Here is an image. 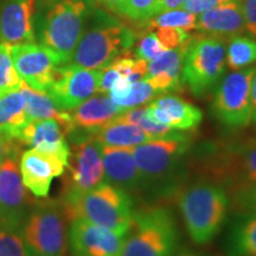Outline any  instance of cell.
<instances>
[{
	"instance_id": "1",
	"label": "cell",
	"mask_w": 256,
	"mask_h": 256,
	"mask_svg": "<svg viewBox=\"0 0 256 256\" xmlns=\"http://www.w3.org/2000/svg\"><path fill=\"white\" fill-rule=\"evenodd\" d=\"M194 168L210 183L229 194L256 185V138H235L203 144L194 154Z\"/></svg>"
},
{
	"instance_id": "2",
	"label": "cell",
	"mask_w": 256,
	"mask_h": 256,
	"mask_svg": "<svg viewBox=\"0 0 256 256\" xmlns=\"http://www.w3.org/2000/svg\"><path fill=\"white\" fill-rule=\"evenodd\" d=\"M69 222L84 220L127 235L133 226L134 200L130 192L102 183L84 194L62 198Z\"/></svg>"
},
{
	"instance_id": "3",
	"label": "cell",
	"mask_w": 256,
	"mask_h": 256,
	"mask_svg": "<svg viewBox=\"0 0 256 256\" xmlns=\"http://www.w3.org/2000/svg\"><path fill=\"white\" fill-rule=\"evenodd\" d=\"M229 197L220 185L203 182L188 188L178 200L188 236L196 244H206L216 238L226 222Z\"/></svg>"
},
{
	"instance_id": "4",
	"label": "cell",
	"mask_w": 256,
	"mask_h": 256,
	"mask_svg": "<svg viewBox=\"0 0 256 256\" xmlns=\"http://www.w3.org/2000/svg\"><path fill=\"white\" fill-rule=\"evenodd\" d=\"M179 248V232L172 212L165 208L138 211L121 256H174Z\"/></svg>"
},
{
	"instance_id": "5",
	"label": "cell",
	"mask_w": 256,
	"mask_h": 256,
	"mask_svg": "<svg viewBox=\"0 0 256 256\" xmlns=\"http://www.w3.org/2000/svg\"><path fill=\"white\" fill-rule=\"evenodd\" d=\"M68 217L62 200L36 202L23 224V236L34 256H66Z\"/></svg>"
},
{
	"instance_id": "6",
	"label": "cell",
	"mask_w": 256,
	"mask_h": 256,
	"mask_svg": "<svg viewBox=\"0 0 256 256\" xmlns=\"http://www.w3.org/2000/svg\"><path fill=\"white\" fill-rule=\"evenodd\" d=\"M136 32L120 22L108 19L82 34L70 63L81 68L102 70L136 44Z\"/></svg>"
},
{
	"instance_id": "7",
	"label": "cell",
	"mask_w": 256,
	"mask_h": 256,
	"mask_svg": "<svg viewBox=\"0 0 256 256\" xmlns=\"http://www.w3.org/2000/svg\"><path fill=\"white\" fill-rule=\"evenodd\" d=\"M70 158L62 198L84 194L104 183L102 145L92 133L72 130L68 136Z\"/></svg>"
},
{
	"instance_id": "8",
	"label": "cell",
	"mask_w": 256,
	"mask_h": 256,
	"mask_svg": "<svg viewBox=\"0 0 256 256\" xmlns=\"http://www.w3.org/2000/svg\"><path fill=\"white\" fill-rule=\"evenodd\" d=\"M88 6L83 0H60L48 12L43 31L42 46L68 64L75 52L84 28Z\"/></svg>"
},
{
	"instance_id": "9",
	"label": "cell",
	"mask_w": 256,
	"mask_h": 256,
	"mask_svg": "<svg viewBox=\"0 0 256 256\" xmlns=\"http://www.w3.org/2000/svg\"><path fill=\"white\" fill-rule=\"evenodd\" d=\"M226 68V43L216 38H192L185 56L182 81L191 92L204 96L218 84Z\"/></svg>"
},
{
	"instance_id": "10",
	"label": "cell",
	"mask_w": 256,
	"mask_h": 256,
	"mask_svg": "<svg viewBox=\"0 0 256 256\" xmlns=\"http://www.w3.org/2000/svg\"><path fill=\"white\" fill-rule=\"evenodd\" d=\"M256 66L229 74L217 87L212 104L214 116L232 130L252 122V86Z\"/></svg>"
},
{
	"instance_id": "11",
	"label": "cell",
	"mask_w": 256,
	"mask_h": 256,
	"mask_svg": "<svg viewBox=\"0 0 256 256\" xmlns=\"http://www.w3.org/2000/svg\"><path fill=\"white\" fill-rule=\"evenodd\" d=\"M191 146L190 138L180 132L162 139H151L134 147V159L145 184L162 183L177 170Z\"/></svg>"
},
{
	"instance_id": "12",
	"label": "cell",
	"mask_w": 256,
	"mask_h": 256,
	"mask_svg": "<svg viewBox=\"0 0 256 256\" xmlns=\"http://www.w3.org/2000/svg\"><path fill=\"white\" fill-rule=\"evenodd\" d=\"M19 171L18 156H10L0 164V228L23 229L34 206Z\"/></svg>"
},
{
	"instance_id": "13",
	"label": "cell",
	"mask_w": 256,
	"mask_h": 256,
	"mask_svg": "<svg viewBox=\"0 0 256 256\" xmlns=\"http://www.w3.org/2000/svg\"><path fill=\"white\" fill-rule=\"evenodd\" d=\"M12 60L19 78L37 92H48L55 82L60 66V57L44 46L24 43L11 46Z\"/></svg>"
},
{
	"instance_id": "14",
	"label": "cell",
	"mask_w": 256,
	"mask_h": 256,
	"mask_svg": "<svg viewBox=\"0 0 256 256\" xmlns=\"http://www.w3.org/2000/svg\"><path fill=\"white\" fill-rule=\"evenodd\" d=\"M101 70H92L74 66L72 63L60 66L55 82L49 94L60 110H74L80 104L98 92Z\"/></svg>"
},
{
	"instance_id": "15",
	"label": "cell",
	"mask_w": 256,
	"mask_h": 256,
	"mask_svg": "<svg viewBox=\"0 0 256 256\" xmlns=\"http://www.w3.org/2000/svg\"><path fill=\"white\" fill-rule=\"evenodd\" d=\"M126 236L88 220H75L69 230L70 254L72 256H121Z\"/></svg>"
},
{
	"instance_id": "16",
	"label": "cell",
	"mask_w": 256,
	"mask_h": 256,
	"mask_svg": "<svg viewBox=\"0 0 256 256\" xmlns=\"http://www.w3.org/2000/svg\"><path fill=\"white\" fill-rule=\"evenodd\" d=\"M66 164L58 156L31 148L22 154L20 174L25 188L34 196H49L51 184L57 177L64 174Z\"/></svg>"
},
{
	"instance_id": "17",
	"label": "cell",
	"mask_w": 256,
	"mask_h": 256,
	"mask_svg": "<svg viewBox=\"0 0 256 256\" xmlns=\"http://www.w3.org/2000/svg\"><path fill=\"white\" fill-rule=\"evenodd\" d=\"M69 130L60 121L54 119L28 122L19 136L23 146L54 154L68 166L70 158Z\"/></svg>"
},
{
	"instance_id": "18",
	"label": "cell",
	"mask_w": 256,
	"mask_h": 256,
	"mask_svg": "<svg viewBox=\"0 0 256 256\" xmlns=\"http://www.w3.org/2000/svg\"><path fill=\"white\" fill-rule=\"evenodd\" d=\"M36 0H5L0 11V40L10 46L34 43Z\"/></svg>"
},
{
	"instance_id": "19",
	"label": "cell",
	"mask_w": 256,
	"mask_h": 256,
	"mask_svg": "<svg viewBox=\"0 0 256 256\" xmlns=\"http://www.w3.org/2000/svg\"><path fill=\"white\" fill-rule=\"evenodd\" d=\"M147 113L153 121L178 132L196 130L203 121V113L196 106L174 95H164L147 106Z\"/></svg>"
},
{
	"instance_id": "20",
	"label": "cell",
	"mask_w": 256,
	"mask_h": 256,
	"mask_svg": "<svg viewBox=\"0 0 256 256\" xmlns=\"http://www.w3.org/2000/svg\"><path fill=\"white\" fill-rule=\"evenodd\" d=\"M104 183L127 192L139 190L142 179L134 159V147L102 146Z\"/></svg>"
},
{
	"instance_id": "21",
	"label": "cell",
	"mask_w": 256,
	"mask_h": 256,
	"mask_svg": "<svg viewBox=\"0 0 256 256\" xmlns=\"http://www.w3.org/2000/svg\"><path fill=\"white\" fill-rule=\"evenodd\" d=\"M197 31L203 36L226 43L246 32L244 17L240 2H229L208 10L197 17Z\"/></svg>"
},
{
	"instance_id": "22",
	"label": "cell",
	"mask_w": 256,
	"mask_h": 256,
	"mask_svg": "<svg viewBox=\"0 0 256 256\" xmlns=\"http://www.w3.org/2000/svg\"><path fill=\"white\" fill-rule=\"evenodd\" d=\"M194 38V37H192ZM192 38L182 46L164 51L158 57L148 62L146 78L158 94L179 90L182 86V74L185 56Z\"/></svg>"
},
{
	"instance_id": "23",
	"label": "cell",
	"mask_w": 256,
	"mask_h": 256,
	"mask_svg": "<svg viewBox=\"0 0 256 256\" xmlns=\"http://www.w3.org/2000/svg\"><path fill=\"white\" fill-rule=\"evenodd\" d=\"M72 112L70 116L74 126L72 130L94 133L122 114L124 110L114 104L110 95L101 94L92 96Z\"/></svg>"
},
{
	"instance_id": "24",
	"label": "cell",
	"mask_w": 256,
	"mask_h": 256,
	"mask_svg": "<svg viewBox=\"0 0 256 256\" xmlns=\"http://www.w3.org/2000/svg\"><path fill=\"white\" fill-rule=\"evenodd\" d=\"M28 124L26 100L22 89L0 94V133L18 140Z\"/></svg>"
},
{
	"instance_id": "25",
	"label": "cell",
	"mask_w": 256,
	"mask_h": 256,
	"mask_svg": "<svg viewBox=\"0 0 256 256\" xmlns=\"http://www.w3.org/2000/svg\"><path fill=\"white\" fill-rule=\"evenodd\" d=\"M20 89L26 100V116L28 122L54 119L60 121L69 130V134L72 132L74 126L70 113L60 110L58 106L55 104V101L48 92L34 90L25 84L23 81H22Z\"/></svg>"
},
{
	"instance_id": "26",
	"label": "cell",
	"mask_w": 256,
	"mask_h": 256,
	"mask_svg": "<svg viewBox=\"0 0 256 256\" xmlns=\"http://www.w3.org/2000/svg\"><path fill=\"white\" fill-rule=\"evenodd\" d=\"M92 134L102 146L110 147H136L151 140L140 127L116 119Z\"/></svg>"
},
{
	"instance_id": "27",
	"label": "cell",
	"mask_w": 256,
	"mask_h": 256,
	"mask_svg": "<svg viewBox=\"0 0 256 256\" xmlns=\"http://www.w3.org/2000/svg\"><path fill=\"white\" fill-rule=\"evenodd\" d=\"M108 95L121 110H128L145 106L147 102L152 101L156 95H158V92L147 80L130 83L126 78H121L115 83Z\"/></svg>"
},
{
	"instance_id": "28",
	"label": "cell",
	"mask_w": 256,
	"mask_h": 256,
	"mask_svg": "<svg viewBox=\"0 0 256 256\" xmlns=\"http://www.w3.org/2000/svg\"><path fill=\"white\" fill-rule=\"evenodd\" d=\"M232 256H256V215L247 214L236 222L229 238Z\"/></svg>"
},
{
	"instance_id": "29",
	"label": "cell",
	"mask_w": 256,
	"mask_h": 256,
	"mask_svg": "<svg viewBox=\"0 0 256 256\" xmlns=\"http://www.w3.org/2000/svg\"><path fill=\"white\" fill-rule=\"evenodd\" d=\"M256 63V40L240 34L229 40L226 48V66L234 72L242 70Z\"/></svg>"
},
{
	"instance_id": "30",
	"label": "cell",
	"mask_w": 256,
	"mask_h": 256,
	"mask_svg": "<svg viewBox=\"0 0 256 256\" xmlns=\"http://www.w3.org/2000/svg\"><path fill=\"white\" fill-rule=\"evenodd\" d=\"M115 119L136 124V126L142 128L144 132H146L147 136L151 139L168 138L178 132V130H174L171 128L164 126V124H160L153 121L148 116V113H147V106H140V107L124 110L122 114H120Z\"/></svg>"
},
{
	"instance_id": "31",
	"label": "cell",
	"mask_w": 256,
	"mask_h": 256,
	"mask_svg": "<svg viewBox=\"0 0 256 256\" xmlns=\"http://www.w3.org/2000/svg\"><path fill=\"white\" fill-rule=\"evenodd\" d=\"M148 30L154 28H177L190 34L197 28V16L188 14L184 10H172V11L162 12L147 23Z\"/></svg>"
},
{
	"instance_id": "32",
	"label": "cell",
	"mask_w": 256,
	"mask_h": 256,
	"mask_svg": "<svg viewBox=\"0 0 256 256\" xmlns=\"http://www.w3.org/2000/svg\"><path fill=\"white\" fill-rule=\"evenodd\" d=\"M22 80L12 60L11 46L0 43V94L20 88Z\"/></svg>"
},
{
	"instance_id": "33",
	"label": "cell",
	"mask_w": 256,
	"mask_h": 256,
	"mask_svg": "<svg viewBox=\"0 0 256 256\" xmlns=\"http://www.w3.org/2000/svg\"><path fill=\"white\" fill-rule=\"evenodd\" d=\"M160 14V0H124L122 16L139 24H147Z\"/></svg>"
},
{
	"instance_id": "34",
	"label": "cell",
	"mask_w": 256,
	"mask_h": 256,
	"mask_svg": "<svg viewBox=\"0 0 256 256\" xmlns=\"http://www.w3.org/2000/svg\"><path fill=\"white\" fill-rule=\"evenodd\" d=\"M0 256H34L23 236V229L0 228Z\"/></svg>"
},
{
	"instance_id": "35",
	"label": "cell",
	"mask_w": 256,
	"mask_h": 256,
	"mask_svg": "<svg viewBox=\"0 0 256 256\" xmlns=\"http://www.w3.org/2000/svg\"><path fill=\"white\" fill-rule=\"evenodd\" d=\"M151 31V30H150ZM164 51H168L162 44V42L159 40L158 36L156 34L154 31L148 32V34H144L142 40H139L136 46V57L138 60H146V62H151L158 57L160 54H162Z\"/></svg>"
},
{
	"instance_id": "36",
	"label": "cell",
	"mask_w": 256,
	"mask_h": 256,
	"mask_svg": "<svg viewBox=\"0 0 256 256\" xmlns=\"http://www.w3.org/2000/svg\"><path fill=\"white\" fill-rule=\"evenodd\" d=\"M166 50H174L182 46L192 38L188 32L177 28H154L153 30Z\"/></svg>"
},
{
	"instance_id": "37",
	"label": "cell",
	"mask_w": 256,
	"mask_h": 256,
	"mask_svg": "<svg viewBox=\"0 0 256 256\" xmlns=\"http://www.w3.org/2000/svg\"><path fill=\"white\" fill-rule=\"evenodd\" d=\"M235 206L246 214L256 215V185L232 194Z\"/></svg>"
},
{
	"instance_id": "38",
	"label": "cell",
	"mask_w": 256,
	"mask_h": 256,
	"mask_svg": "<svg viewBox=\"0 0 256 256\" xmlns=\"http://www.w3.org/2000/svg\"><path fill=\"white\" fill-rule=\"evenodd\" d=\"M226 2H229V0H185L180 8L198 17L208 10L222 5Z\"/></svg>"
},
{
	"instance_id": "39",
	"label": "cell",
	"mask_w": 256,
	"mask_h": 256,
	"mask_svg": "<svg viewBox=\"0 0 256 256\" xmlns=\"http://www.w3.org/2000/svg\"><path fill=\"white\" fill-rule=\"evenodd\" d=\"M243 17L246 23V32L256 40V0H241Z\"/></svg>"
},
{
	"instance_id": "40",
	"label": "cell",
	"mask_w": 256,
	"mask_h": 256,
	"mask_svg": "<svg viewBox=\"0 0 256 256\" xmlns=\"http://www.w3.org/2000/svg\"><path fill=\"white\" fill-rule=\"evenodd\" d=\"M20 146H23L19 140L8 139L0 133V164L10 156H18L20 152Z\"/></svg>"
},
{
	"instance_id": "41",
	"label": "cell",
	"mask_w": 256,
	"mask_h": 256,
	"mask_svg": "<svg viewBox=\"0 0 256 256\" xmlns=\"http://www.w3.org/2000/svg\"><path fill=\"white\" fill-rule=\"evenodd\" d=\"M185 0H160V14L182 8Z\"/></svg>"
},
{
	"instance_id": "42",
	"label": "cell",
	"mask_w": 256,
	"mask_h": 256,
	"mask_svg": "<svg viewBox=\"0 0 256 256\" xmlns=\"http://www.w3.org/2000/svg\"><path fill=\"white\" fill-rule=\"evenodd\" d=\"M100 2L110 11L115 12V14H122L124 0H100Z\"/></svg>"
},
{
	"instance_id": "43",
	"label": "cell",
	"mask_w": 256,
	"mask_h": 256,
	"mask_svg": "<svg viewBox=\"0 0 256 256\" xmlns=\"http://www.w3.org/2000/svg\"><path fill=\"white\" fill-rule=\"evenodd\" d=\"M252 122L256 126V70L254 74V78H252Z\"/></svg>"
},
{
	"instance_id": "44",
	"label": "cell",
	"mask_w": 256,
	"mask_h": 256,
	"mask_svg": "<svg viewBox=\"0 0 256 256\" xmlns=\"http://www.w3.org/2000/svg\"><path fill=\"white\" fill-rule=\"evenodd\" d=\"M174 256H200V254H196V252H183L180 254H176Z\"/></svg>"
},
{
	"instance_id": "45",
	"label": "cell",
	"mask_w": 256,
	"mask_h": 256,
	"mask_svg": "<svg viewBox=\"0 0 256 256\" xmlns=\"http://www.w3.org/2000/svg\"><path fill=\"white\" fill-rule=\"evenodd\" d=\"M232 2H241V0H232Z\"/></svg>"
}]
</instances>
